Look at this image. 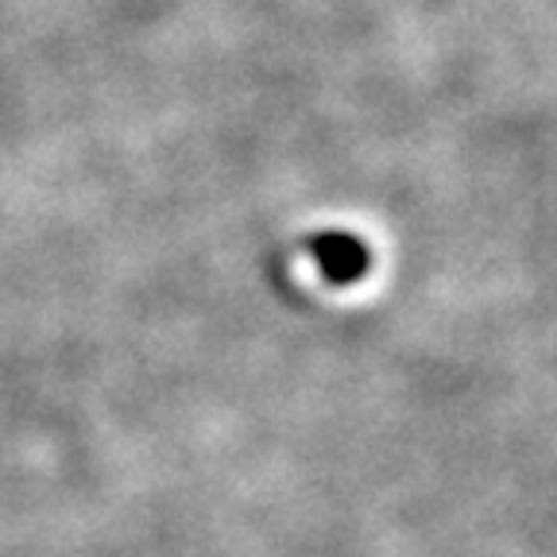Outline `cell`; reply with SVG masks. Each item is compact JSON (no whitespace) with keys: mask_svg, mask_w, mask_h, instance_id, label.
Returning a JSON list of instances; mask_svg holds the SVG:
<instances>
[{"mask_svg":"<svg viewBox=\"0 0 557 557\" xmlns=\"http://www.w3.org/2000/svg\"><path fill=\"white\" fill-rule=\"evenodd\" d=\"M345 248H348V240H322L318 244V256L325 260V271H330L337 283H348V278L364 268V252H360L357 244H352V252H345Z\"/></svg>","mask_w":557,"mask_h":557,"instance_id":"6da1fadb","label":"cell"}]
</instances>
